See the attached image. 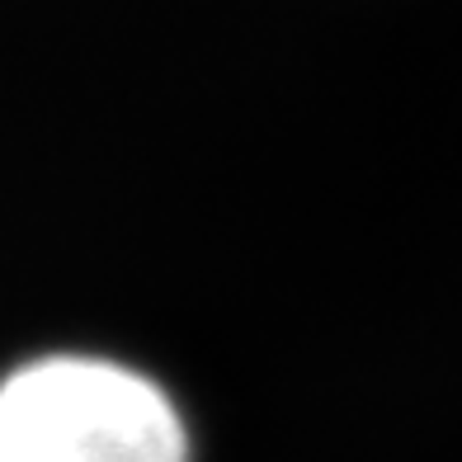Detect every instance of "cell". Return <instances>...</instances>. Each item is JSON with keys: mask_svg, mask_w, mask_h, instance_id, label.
<instances>
[{"mask_svg": "<svg viewBox=\"0 0 462 462\" xmlns=\"http://www.w3.org/2000/svg\"><path fill=\"white\" fill-rule=\"evenodd\" d=\"M0 462H189V434L146 373L48 354L0 383Z\"/></svg>", "mask_w": 462, "mask_h": 462, "instance_id": "cell-1", "label": "cell"}]
</instances>
